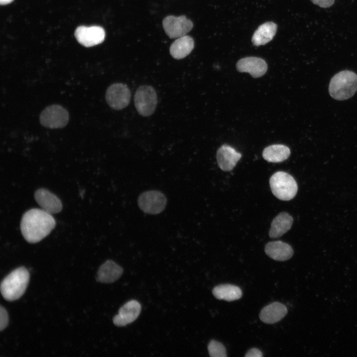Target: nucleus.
<instances>
[{
	"instance_id": "nucleus-1",
	"label": "nucleus",
	"mask_w": 357,
	"mask_h": 357,
	"mask_svg": "<svg viewBox=\"0 0 357 357\" xmlns=\"http://www.w3.org/2000/svg\"><path fill=\"white\" fill-rule=\"evenodd\" d=\"M56 221L51 214L42 209L32 208L22 216L20 230L24 239L37 243L46 237L55 227Z\"/></svg>"
},
{
	"instance_id": "nucleus-2",
	"label": "nucleus",
	"mask_w": 357,
	"mask_h": 357,
	"mask_svg": "<svg viewBox=\"0 0 357 357\" xmlns=\"http://www.w3.org/2000/svg\"><path fill=\"white\" fill-rule=\"evenodd\" d=\"M29 278V271L23 267L10 272L0 284V292L3 298L9 301L20 298L27 287Z\"/></svg>"
},
{
	"instance_id": "nucleus-3",
	"label": "nucleus",
	"mask_w": 357,
	"mask_h": 357,
	"mask_svg": "<svg viewBox=\"0 0 357 357\" xmlns=\"http://www.w3.org/2000/svg\"><path fill=\"white\" fill-rule=\"evenodd\" d=\"M357 90V75L350 70H343L336 74L329 86L330 96L337 100H345L352 97Z\"/></svg>"
},
{
	"instance_id": "nucleus-4",
	"label": "nucleus",
	"mask_w": 357,
	"mask_h": 357,
	"mask_svg": "<svg viewBox=\"0 0 357 357\" xmlns=\"http://www.w3.org/2000/svg\"><path fill=\"white\" fill-rule=\"evenodd\" d=\"M269 184L274 195L282 200L293 199L298 191V185L295 179L284 172L274 173L269 179Z\"/></svg>"
},
{
	"instance_id": "nucleus-5",
	"label": "nucleus",
	"mask_w": 357,
	"mask_h": 357,
	"mask_svg": "<svg viewBox=\"0 0 357 357\" xmlns=\"http://www.w3.org/2000/svg\"><path fill=\"white\" fill-rule=\"evenodd\" d=\"M134 105L138 113L143 117H148L154 112L157 104V93L150 85H141L134 95Z\"/></svg>"
},
{
	"instance_id": "nucleus-6",
	"label": "nucleus",
	"mask_w": 357,
	"mask_h": 357,
	"mask_svg": "<svg viewBox=\"0 0 357 357\" xmlns=\"http://www.w3.org/2000/svg\"><path fill=\"white\" fill-rule=\"evenodd\" d=\"M137 203L139 208L145 213L157 215L165 209L167 199L161 191L149 190L144 191L139 195Z\"/></svg>"
},
{
	"instance_id": "nucleus-7",
	"label": "nucleus",
	"mask_w": 357,
	"mask_h": 357,
	"mask_svg": "<svg viewBox=\"0 0 357 357\" xmlns=\"http://www.w3.org/2000/svg\"><path fill=\"white\" fill-rule=\"evenodd\" d=\"M39 120L43 126L56 129L64 127L68 123V111L59 105H52L47 107L40 114Z\"/></svg>"
},
{
	"instance_id": "nucleus-8",
	"label": "nucleus",
	"mask_w": 357,
	"mask_h": 357,
	"mask_svg": "<svg viewBox=\"0 0 357 357\" xmlns=\"http://www.w3.org/2000/svg\"><path fill=\"white\" fill-rule=\"evenodd\" d=\"M131 94L128 86L122 83L111 85L107 89L105 99L108 105L116 110L127 107L130 100Z\"/></svg>"
},
{
	"instance_id": "nucleus-9",
	"label": "nucleus",
	"mask_w": 357,
	"mask_h": 357,
	"mask_svg": "<svg viewBox=\"0 0 357 357\" xmlns=\"http://www.w3.org/2000/svg\"><path fill=\"white\" fill-rule=\"evenodd\" d=\"M163 26L170 38H177L186 35L192 29L193 23L184 15H169L164 19Z\"/></svg>"
},
{
	"instance_id": "nucleus-10",
	"label": "nucleus",
	"mask_w": 357,
	"mask_h": 357,
	"mask_svg": "<svg viewBox=\"0 0 357 357\" xmlns=\"http://www.w3.org/2000/svg\"><path fill=\"white\" fill-rule=\"evenodd\" d=\"M77 41L85 47H90L102 43L105 37L104 29L99 26H80L75 31Z\"/></svg>"
},
{
	"instance_id": "nucleus-11",
	"label": "nucleus",
	"mask_w": 357,
	"mask_h": 357,
	"mask_svg": "<svg viewBox=\"0 0 357 357\" xmlns=\"http://www.w3.org/2000/svg\"><path fill=\"white\" fill-rule=\"evenodd\" d=\"M34 198L42 209L51 214L59 213L62 210V205L59 198L46 188L36 190Z\"/></svg>"
},
{
	"instance_id": "nucleus-12",
	"label": "nucleus",
	"mask_w": 357,
	"mask_h": 357,
	"mask_svg": "<svg viewBox=\"0 0 357 357\" xmlns=\"http://www.w3.org/2000/svg\"><path fill=\"white\" fill-rule=\"evenodd\" d=\"M236 66L238 71L248 72L254 78L263 76L267 70V64L265 61L255 57H246L239 60Z\"/></svg>"
},
{
	"instance_id": "nucleus-13",
	"label": "nucleus",
	"mask_w": 357,
	"mask_h": 357,
	"mask_svg": "<svg viewBox=\"0 0 357 357\" xmlns=\"http://www.w3.org/2000/svg\"><path fill=\"white\" fill-rule=\"evenodd\" d=\"M141 308L140 304L136 300L127 302L114 317V323L118 326H123L133 322L139 316Z\"/></svg>"
},
{
	"instance_id": "nucleus-14",
	"label": "nucleus",
	"mask_w": 357,
	"mask_h": 357,
	"mask_svg": "<svg viewBox=\"0 0 357 357\" xmlns=\"http://www.w3.org/2000/svg\"><path fill=\"white\" fill-rule=\"evenodd\" d=\"M241 157L240 153L226 144L221 146L218 149L216 154L217 161L219 168L226 172L233 170Z\"/></svg>"
},
{
	"instance_id": "nucleus-15",
	"label": "nucleus",
	"mask_w": 357,
	"mask_h": 357,
	"mask_svg": "<svg viewBox=\"0 0 357 357\" xmlns=\"http://www.w3.org/2000/svg\"><path fill=\"white\" fill-rule=\"evenodd\" d=\"M265 252L270 257L277 261L287 260L294 254L291 246L280 240L267 243L265 247Z\"/></svg>"
},
{
	"instance_id": "nucleus-16",
	"label": "nucleus",
	"mask_w": 357,
	"mask_h": 357,
	"mask_svg": "<svg viewBox=\"0 0 357 357\" xmlns=\"http://www.w3.org/2000/svg\"><path fill=\"white\" fill-rule=\"evenodd\" d=\"M122 268L111 260L106 261L99 268L97 280L104 283H113L117 280L122 275Z\"/></svg>"
},
{
	"instance_id": "nucleus-17",
	"label": "nucleus",
	"mask_w": 357,
	"mask_h": 357,
	"mask_svg": "<svg viewBox=\"0 0 357 357\" xmlns=\"http://www.w3.org/2000/svg\"><path fill=\"white\" fill-rule=\"evenodd\" d=\"M287 312V308L285 305L279 302H274L261 310L259 317L262 322L273 324L281 320Z\"/></svg>"
},
{
	"instance_id": "nucleus-18",
	"label": "nucleus",
	"mask_w": 357,
	"mask_h": 357,
	"mask_svg": "<svg viewBox=\"0 0 357 357\" xmlns=\"http://www.w3.org/2000/svg\"><path fill=\"white\" fill-rule=\"evenodd\" d=\"M293 223L292 217L288 213L282 212L273 220L269 232L271 238H278L287 232L291 228Z\"/></svg>"
},
{
	"instance_id": "nucleus-19",
	"label": "nucleus",
	"mask_w": 357,
	"mask_h": 357,
	"mask_svg": "<svg viewBox=\"0 0 357 357\" xmlns=\"http://www.w3.org/2000/svg\"><path fill=\"white\" fill-rule=\"evenodd\" d=\"M194 48L193 39L187 35L178 38L171 45L170 52L176 59L179 60L188 56Z\"/></svg>"
},
{
	"instance_id": "nucleus-20",
	"label": "nucleus",
	"mask_w": 357,
	"mask_h": 357,
	"mask_svg": "<svg viewBox=\"0 0 357 357\" xmlns=\"http://www.w3.org/2000/svg\"><path fill=\"white\" fill-rule=\"evenodd\" d=\"M277 29V25L272 22H267L260 25L252 37L253 45L259 46L271 41L276 33Z\"/></svg>"
},
{
	"instance_id": "nucleus-21",
	"label": "nucleus",
	"mask_w": 357,
	"mask_h": 357,
	"mask_svg": "<svg viewBox=\"0 0 357 357\" xmlns=\"http://www.w3.org/2000/svg\"><path fill=\"white\" fill-rule=\"evenodd\" d=\"M290 153V150L287 146L282 144H273L263 150L262 156L269 162L279 163L286 160Z\"/></svg>"
},
{
	"instance_id": "nucleus-22",
	"label": "nucleus",
	"mask_w": 357,
	"mask_h": 357,
	"mask_svg": "<svg viewBox=\"0 0 357 357\" xmlns=\"http://www.w3.org/2000/svg\"><path fill=\"white\" fill-rule=\"evenodd\" d=\"M212 293L216 298L229 301L238 299L242 296L241 289L231 284L217 286L213 289Z\"/></svg>"
},
{
	"instance_id": "nucleus-23",
	"label": "nucleus",
	"mask_w": 357,
	"mask_h": 357,
	"mask_svg": "<svg viewBox=\"0 0 357 357\" xmlns=\"http://www.w3.org/2000/svg\"><path fill=\"white\" fill-rule=\"evenodd\" d=\"M208 350L211 357H226L227 356L224 346L218 341L211 340L208 345Z\"/></svg>"
},
{
	"instance_id": "nucleus-24",
	"label": "nucleus",
	"mask_w": 357,
	"mask_h": 357,
	"mask_svg": "<svg viewBox=\"0 0 357 357\" xmlns=\"http://www.w3.org/2000/svg\"><path fill=\"white\" fill-rule=\"evenodd\" d=\"M8 322V316L5 309L2 306L0 307V329L3 330L7 325Z\"/></svg>"
},
{
	"instance_id": "nucleus-25",
	"label": "nucleus",
	"mask_w": 357,
	"mask_h": 357,
	"mask_svg": "<svg viewBox=\"0 0 357 357\" xmlns=\"http://www.w3.org/2000/svg\"><path fill=\"white\" fill-rule=\"evenodd\" d=\"M313 3L321 7H329L333 5L334 0H311Z\"/></svg>"
},
{
	"instance_id": "nucleus-26",
	"label": "nucleus",
	"mask_w": 357,
	"mask_h": 357,
	"mask_svg": "<svg viewBox=\"0 0 357 357\" xmlns=\"http://www.w3.org/2000/svg\"><path fill=\"white\" fill-rule=\"evenodd\" d=\"M262 352L258 349L252 348L249 350L245 354L246 357H262Z\"/></svg>"
},
{
	"instance_id": "nucleus-27",
	"label": "nucleus",
	"mask_w": 357,
	"mask_h": 357,
	"mask_svg": "<svg viewBox=\"0 0 357 357\" xmlns=\"http://www.w3.org/2000/svg\"><path fill=\"white\" fill-rule=\"evenodd\" d=\"M13 0H0L1 5H6L11 3Z\"/></svg>"
}]
</instances>
